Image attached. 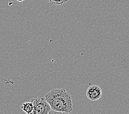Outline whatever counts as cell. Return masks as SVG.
<instances>
[{
	"instance_id": "5",
	"label": "cell",
	"mask_w": 129,
	"mask_h": 114,
	"mask_svg": "<svg viewBox=\"0 0 129 114\" xmlns=\"http://www.w3.org/2000/svg\"><path fill=\"white\" fill-rule=\"evenodd\" d=\"M69 0H48L50 4L54 5H63L67 2H68Z\"/></svg>"
},
{
	"instance_id": "2",
	"label": "cell",
	"mask_w": 129,
	"mask_h": 114,
	"mask_svg": "<svg viewBox=\"0 0 129 114\" xmlns=\"http://www.w3.org/2000/svg\"><path fill=\"white\" fill-rule=\"evenodd\" d=\"M30 101L33 105V110L31 114H48L51 109L44 97H35Z\"/></svg>"
},
{
	"instance_id": "6",
	"label": "cell",
	"mask_w": 129,
	"mask_h": 114,
	"mask_svg": "<svg viewBox=\"0 0 129 114\" xmlns=\"http://www.w3.org/2000/svg\"><path fill=\"white\" fill-rule=\"evenodd\" d=\"M48 114H69V113L63 112H58V111H54L53 110L51 109Z\"/></svg>"
},
{
	"instance_id": "3",
	"label": "cell",
	"mask_w": 129,
	"mask_h": 114,
	"mask_svg": "<svg viewBox=\"0 0 129 114\" xmlns=\"http://www.w3.org/2000/svg\"><path fill=\"white\" fill-rule=\"evenodd\" d=\"M86 95L87 98L91 101H95L100 99L102 95V89L97 85L89 86L87 90Z\"/></svg>"
},
{
	"instance_id": "4",
	"label": "cell",
	"mask_w": 129,
	"mask_h": 114,
	"mask_svg": "<svg viewBox=\"0 0 129 114\" xmlns=\"http://www.w3.org/2000/svg\"><path fill=\"white\" fill-rule=\"evenodd\" d=\"M22 111L27 114H31L33 110V105L30 101L23 103L20 106Z\"/></svg>"
},
{
	"instance_id": "1",
	"label": "cell",
	"mask_w": 129,
	"mask_h": 114,
	"mask_svg": "<svg viewBox=\"0 0 129 114\" xmlns=\"http://www.w3.org/2000/svg\"><path fill=\"white\" fill-rule=\"evenodd\" d=\"M44 98L52 110L67 113L72 111L71 96L65 89H54L47 93Z\"/></svg>"
},
{
	"instance_id": "7",
	"label": "cell",
	"mask_w": 129,
	"mask_h": 114,
	"mask_svg": "<svg viewBox=\"0 0 129 114\" xmlns=\"http://www.w3.org/2000/svg\"><path fill=\"white\" fill-rule=\"evenodd\" d=\"M23 1H24V0H17V1H19V2H22Z\"/></svg>"
}]
</instances>
